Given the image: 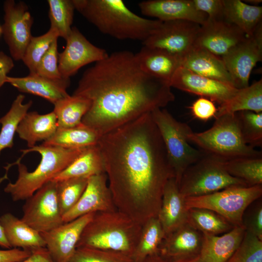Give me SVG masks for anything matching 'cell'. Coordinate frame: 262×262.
Returning <instances> with one entry per match:
<instances>
[{
  "instance_id": "8992f818",
  "label": "cell",
  "mask_w": 262,
  "mask_h": 262,
  "mask_svg": "<svg viewBox=\"0 0 262 262\" xmlns=\"http://www.w3.org/2000/svg\"><path fill=\"white\" fill-rule=\"evenodd\" d=\"M212 127L203 132H192L188 135L189 143L196 145L205 153L225 161L262 156L245 142L235 114H225L215 116Z\"/></svg>"
},
{
  "instance_id": "db71d44e",
  "label": "cell",
  "mask_w": 262,
  "mask_h": 262,
  "mask_svg": "<svg viewBox=\"0 0 262 262\" xmlns=\"http://www.w3.org/2000/svg\"><path fill=\"white\" fill-rule=\"evenodd\" d=\"M243 1L248 4L253 6H260V4L262 2V0H245Z\"/></svg>"
},
{
  "instance_id": "ba28073f",
  "label": "cell",
  "mask_w": 262,
  "mask_h": 262,
  "mask_svg": "<svg viewBox=\"0 0 262 262\" xmlns=\"http://www.w3.org/2000/svg\"><path fill=\"white\" fill-rule=\"evenodd\" d=\"M225 161L204 153L183 173L179 184L181 194L186 198L206 195L232 186H248L228 173Z\"/></svg>"
},
{
  "instance_id": "681fc988",
  "label": "cell",
  "mask_w": 262,
  "mask_h": 262,
  "mask_svg": "<svg viewBox=\"0 0 262 262\" xmlns=\"http://www.w3.org/2000/svg\"><path fill=\"white\" fill-rule=\"evenodd\" d=\"M21 262H55L46 247H41L32 251V254Z\"/></svg>"
},
{
  "instance_id": "44dd1931",
  "label": "cell",
  "mask_w": 262,
  "mask_h": 262,
  "mask_svg": "<svg viewBox=\"0 0 262 262\" xmlns=\"http://www.w3.org/2000/svg\"><path fill=\"white\" fill-rule=\"evenodd\" d=\"M6 83L22 93L42 97L53 105L69 95L66 90L70 83V79H53L29 73L22 77L8 76Z\"/></svg>"
},
{
  "instance_id": "11a10c76",
  "label": "cell",
  "mask_w": 262,
  "mask_h": 262,
  "mask_svg": "<svg viewBox=\"0 0 262 262\" xmlns=\"http://www.w3.org/2000/svg\"><path fill=\"white\" fill-rule=\"evenodd\" d=\"M2 34V26L0 25V37Z\"/></svg>"
},
{
  "instance_id": "7a4b0ae2",
  "label": "cell",
  "mask_w": 262,
  "mask_h": 262,
  "mask_svg": "<svg viewBox=\"0 0 262 262\" xmlns=\"http://www.w3.org/2000/svg\"><path fill=\"white\" fill-rule=\"evenodd\" d=\"M73 95L90 101L82 123L102 135L175 98L168 83L145 72L127 50L108 54L87 69Z\"/></svg>"
},
{
  "instance_id": "30bf717a",
  "label": "cell",
  "mask_w": 262,
  "mask_h": 262,
  "mask_svg": "<svg viewBox=\"0 0 262 262\" xmlns=\"http://www.w3.org/2000/svg\"><path fill=\"white\" fill-rule=\"evenodd\" d=\"M21 219L40 233L64 223L57 195L56 182L50 180L27 198Z\"/></svg>"
},
{
  "instance_id": "60d3db41",
  "label": "cell",
  "mask_w": 262,
  "mask_h": 262,
  "mask_svg": "<svg viewBox=\"0 0 262 262\" xmlns=\"http://www.w3.org/2000/svg\"><path fill=\"white\" fill-rule=\"evenodd\" d=\"M67 262H134L132 257L112 251L77 247Z\"/></svg>"
},
{
  "instance_id": "f907efd6",
  "label": "cell",
  "mask_w": 262,
  "mask_h": 262,
  "mask_svg": "<svg viewBox=\"0 0 262 262\" xmlns=\"http://www.w3.org/2000/svg\"><path fill=\"white\" fill-rule=\"evenodd\" d=\"M141 262H169V261L160 254H157L147 257Z\"/></svg>"
},
{
  "instance_id": "f35d334b",
  "label": "cell",
  "mask_w": 262,
  "mask_h": 262,
  "mask_svg": "<svg viewBox=\"0 0 262 262\" xmlns=\"http://www.w3.org/2000/svg\"><path fill=\"white\" fill-rule=\"evenodd\" d=\"M59 37L56 30L50 27L44 34L38 36H32L22 59L28 68L29 73H35L41 59L53 42Z\"/></svg>"
},
{
  "instance_id": "74e56055",
  "label": "cell",
  "mask_w": 262,
  "mask_h": 262,
  "mask_svg": "<svg viewBox=\"0 0 262 262\" xmlns=\"http://www.w3.org/2000/svg\"><path fill=\"white\" fill-rule=\"evenodd\" d=\"M88 180L87 178L81 177L56 181L57 199L62 216L78 202L86 187Z\"/></svg>"
},
{
  "instance_id": "816d5d0a",
  "label": "cell",
  "mask_w": 262,
  "mask_h": 262,
  "mask_svg": "<svg viewBox=\"0 0 262 262\" xmlns=\"http://www.w3.org/2000/svg\"><path fill=\"white\" fill-rule=\"evenodd\" d=\"M0 246L6 248H12L9 244L8 243L3 230L2 226L0 221Z\"/></svg>"
},
{
  "instance_id": "d6986e66",
  "label": "cell",
  "mask_w": 262,
  "mask_h": 262,
  "mask_svg": "<svg viewBox=\"0 0 262 262\" xmlns=\"http://www.w3.org/2000/svg\"><path fill=\"white\" fill-rule=\"evenodd\" d=\"M138 6L144 15L162 21L182 20L202 25L208 17L196 8L193 0H144Z\"/></svg>"
},
{
  "instance_id": "d4e9b609",
  "label": "cell",
  "mask_w": 262,
  "mask_h": 262,
  "mask_svg": "<svg viewBox=\"0 0 262 262\" xmlns=\"http://www.w3.org/2000/svg\"><path fill=\"white\" fill-rule=\"evenodd\" d=\"M181 66L197 74L234 87L221 58L206 49L193 47L182 58Z\"/></svg>"
},
{
  "instance_id": "f1b7e54d",
  "label": "cell",
  "mask_w": 262,
  "mask_h": 262,
  "mask_svg": "<svg viewBox=\"0 0 262 262\" xmlns=\"http://www.w3.org/2000/svg\"><path fill=\"white\" fill-rule=\"evenodd\" d=\"M103 173H105L104 162L97 145L84 148L74 161L52 180L58 181L81 177L89 178Z\"/></svg>"
},
{
  "instance_id": "5b68a950",
  "label": "cell",
  "mask_w": 262,
  "mask_h": 262,
  "mask_svg": "<svg viewBox=\"0 0 262 262\" xmlns=\"http://www.w3.org/2000/svg\"><path fill=\"white\" fill-rule=\"evenodd\" d=\"M84 148L68 149L42 144L21 150L24 154L37 152L41 160L32 172H29L27 167L18 162L17 179L14 183L9 182L4 192L9 194L14 201L27 199L66 168Z\"/></svg>"
},
{
  "instance_id": "ffe728a7",
  "label": "cell",
  "mask_w": 262,
  "mask_h": 262,
  "mask_svg": "<svg viewBox=\"0 0 262 262\" xmlns=\"http://www.w3.org/2000/svg\"><path fill=\"white\" fill-rule=\"evenodd\" d=\"M203 234L188 223L165 236L159 253L168 260L199 256Z\"/></svg>"
},
{
  "instance_id": "4dcf8cb0",
  "label": "cell",
  "mask_w": 262,
  "mask_h": 262,
  "mask_svg": "<svg viewBox=\"0 0 262 262\" xmlns=\"http://www.w3.org/2000/svg\"><path fill=\"white\" fill-rule=\"evenodd\" d=\"M242 111L262 112V79L246 87L238 89L229 100L219 106L215 116Z\"/></svg>"
},
{
  "instance_id": "ab89813d",
  "label": "cell",
  "mask_w": 262,
  "mask_h": 262,
  "mask_svg": "<svg viewBox=\"0 0 262 262\" xmlns=\"http://www.w3.org/2000/svg\"><path fill=\"white\" fill-rule=\"evenodd\" d=\"M243 139L255 148L262 146V112L242 111L236 113Z\"/></svg>"
},
{
  "instance_id": "f546056e",
  "label": "cell",
  "mask_w": 262,
  "mask_h": 262,
  "mask_svg": "<svg viewBox=\"0 0 262 262\" xmlns=\"http://www.w3.org/2000/svg\"><path fill=\"white\" fill-rule=\"evenodd\" d=\"M101 136L95 129L82 123L73 127L58 128L53 135L42 144L68 149H81L97 145Z\"/></svg>"
},
{
  "instance_id": "cb8c5ba5",
  "label": "cell",
  "mask_w": 262,
  "mask_h": 262,
  "mask_svg": "<svg viewBox=\"0 0 262 262\" xmlns=\"http://www.w3.org/2000/svg\"><path fill=\"white\" fill-rule=\"evenodd\" d=\"M246 230L235 226L221 235L203 234L199 257L201 262H226L240 245Z\"/></svg>"
},
{
  "instance_id": "603a6c76",
  "label": "cell",
  "mask_w": 262,
  "mask_h": 262,
  "mask_svg": "<svg viewBox=\"0 0 262 262\" xmlns=\"http://www.w3.org/2000/svg\"><path fill=\"white\" fill-rule=\"evenodd\" d=\"M135 55L145 72L169 84L177 70L181 66L182 58L159 49L143 46Z\"/></svg>"
},
{
  "instance_id": "5bb4252c",
  "label": "cell",
  "mask_w": 262,
  "mask_h": 262,
  "mask_svg": "<svg viewBox=\"0 0 262 262\" xmlns=\"http://www.w3.org/2000/svg\"><path fill=\"white\" fill-rule=\"evenodd\" d=\"M66 41L65 49L59 53L58 63L60 73L64 79H70L82 67L101 61L108 55L104 49L89 42L75 27H72Z\"/></svg>"
},
{
  "instance_id": "277c9868",
  "label": "cell",
  "mask_w": 262,
  "mask_h": 262,
  "mask_svg": "<svg viewBox=\"0 0 262 262\" xmlns=\"http://www.w3.org/2000/svg\"><path fill=\"white\" fill-rule=\"evenodd\" d=\"M142 225L117 210L95 213L81 235L76 248L86 247L132 257Z\"/></svg>"
},
{
  "instance_id": "3957f363",
  "label": "cell",
  "mask_w": 262,
  "mask_h": 262,
  "mask_svg": "<svg viewBox=\"0 0 262 262\" xmlns=\"http://www.w3.org/2000/svg\"><path fill=\"white\" fill-rule=\"evenodd\" d=\"M77 10L100 32L119 40L144 41L162 21L138 16L121 0H72Z\"/></svg>"
},
{
  "instance_id": "9c48e42d",
  "label": "cell",
  "mask_w": 262,
  "mask_h": 262,
  "mask_svg": "<svg viewBox=\"0 0 262 262\" xmlns=\"http://www.w3.org/2000/svg\"><path fill=\"white\" fill-rule=\"evenodd\" d=\"M262 185H236L199 196L185 198L189 209L193 207L211 210L219 214L234 227H242V218L248 206L262 197Z\"/></svg>"
},
{
  "instance_id": "f5cc1de1",
  "label": "cell",
  "mask_w": 262,
  "mask_h": 262,
  "mask_svg": "<svg viewBox=\"0 0 262 262\" xmlns=\"http://www.w3.org/2000/svg\"><path fill=\"white\" fill-rule=\"evenodd\" d=\"M169 262H201L199 256L188 259L169 260Z\"/></svg>"
},
{
  "instance_id": "d6a6232c",
  "label": "cell",
  "mask_w": 262,
  "mask_h": 262,
  "mask_svg": "<svg viewBox=\"0 0 262 262\" xmlns=\"http://www.w3.org/2000/svg\"><path fill=\"white\" fill-rule=\"evenodd\" d=\"M165 235L157 217H152L142 225L140 235L132 255L134 262H141L151 255L159 254Z\"/></svg>"
},
{
  "instance_id": "7c38bea8",
  "label": "cell",
  "mask_w": 262,
  "mask_h": 262,
  "mask_svg": "<svg viewBox=\"0 0 262 262\" xmlns=\"http://www.w3.org/2000/svg\"><path fill=\"white\" fill-rule=\"evenodd\" d=\"M200 26L187 20L162 21L143 43L182 58L193 47Z\"/></svg>"
},
{
  "instance_id": "c3c4849f",
  "label": "cell",
  "mask_w": 262,
  "mask_h": 262,
  "mask_svg": "<svg viewBox=\"0 0 262 262\" xmlns=\"http://www.w3.org/2000/svg\"><path fill=\"white\" fill-rule=\"evenodd\" d=\"M13 60L11 56L0 51V88L6 83L8 74L14 67Z\"/></svg>"
},
{
  "instance_id": "f6af8a7d",
  "label": "cell",
  "mask_w": 262,
  "mask_h": 262,
  "mask_svg": "<svg viewBox=\"0 0 262 262\" xmlns=\"http://www.w3.org/2000/svg\"><path fill=\"white\" fill-rule=\"evenodd\" d=\"M189 108L195 118L203 121L215 117L217 111L213 101L201 97L196 100Z\"/></svg>"
},
{
  "instance_id": "8fae6325",
  "label": "cell",
  "mask_w": 262,
  "mask_h": 262,
  "mask_svg": "<svg viewBox=\"0 0 262 262\" xmlns=\"http://www.w3.org/2000/svg\"><path fill=\"white\" fill-rule=\"evenodd\" d=\"M221 58L235 88L249 86L251 72L262 59V24L252 35L246 36Z\"/></svg>"
},
{
  "instance_id": "4316f807",
  "label": "cell",
  "mask_w": 262,
  "mask_h": 262,
  "mask_svg": "<svg viewBox=\"0 0 262 262\" xmlns=\"http://www.w3.org/2000/svg\"><path fill=\"white\" fill-rule=\"evenodd\" d=\"M0 221L11 247H20L31 251L46 247L41 233L12 213L3 214L0 217Z\"/></svg>"
},
{
  "instance_id": "484cf974",
  "label": "cell",
  "mask_w": 262,
  "mask_h": 262,
  "mask_svg": "<svg viewBox=\"0 0 262 262\" xmlns=\"http://www.w3.org/2000/svg\"><path fill=\"white\" fill-rule=\"evenodd\" d=\"M58 128L57 120L53 111L46 114L28 112L20 121L16 132L27 146L32 148L36 142L50 138Z\"/></svg>"
},
{
  "instance_id": "e575fe53",
  "label": "cell",
  "mask_w": 262,
  "mask_h": 262,
  "mask_svg": "<svg viewBox=\"0 0 262 262\" xmlns=\"http://www.w3.org/2000/svg\"><path fill=\"white\" fill-rule=\"evenodd\" d=\"M24 98L23 95L17 96L8 112L0 118V153L4 149L14 146V137L17 126L33 104L32 100L24 103Z\"/></svg>"
},
{
  "instance_id": "8d00e7d4",
  "label": "cell",
  "mask_w": 262,
  "mask_h": 262,
  "mask_svg": "<svg viewBox=\"0 0 262 262\" xmlns=\"http://www.w3.org/2000/svg\"><path fill=\"white\" fill-rule=\"evenodd\" d=\"M49 16L50 28L65 40L72 30L75 10L72 0H48Z\"/></svg>"
},
{
  "instance_id": "9a60e30c",
  "label": "cell",
  "mask_w": 262,
  "mask_h": 262,
  "mask_svg": "<svg viewBox=\"0 0 262 262\" xmlns=\"http://www.w3.org/2000/svg\"><path fill=\"white\" fill-rule=\"evenodd\" d=\"M169 84L171 87L207 98L219 105L229 100L238 89L197 74L181 66L174 74Z\"/></svg>"
},
{
  "instance_id": "7bdbcfd3",
  "label": "cell",
  "mask_w": 262,
  "mask_h": 262,
  "mask_svg": "<svg viewBox=\"0 0 262 262\" xmlns=\"http://www.w3.org/2000/svg\"><path fill=\"white\" fill-rule=\"evenodd\" d=\"M242 225L246 232L262 240V199L260 197L250 204L245 210Z\"/></svg>"
},
{
  "instance_id": "1f68e13d",
  "label": "cell",
  "mask_w": 262,
  "mask_h": 262,
  "mask_svg": "<svg viewBox=\"0 0 262 262\" xmlns=\"http://www.w3.org/2000/svg\"><path fill=\"white\" fill-rule=\"evenodd\" d=\"M91 106L90 101L83 97L72 95L63 98L54 104L58 128H67L82 123Z\"/></svg>"
},
{
  "instance_id": "6da1fadb",
  "label": "cell",
  "mask_w": 262,
  "mask_h": 262,
  "mask_svg": "<svg viewBox=\"0 0 262 262\" xmlns=\"http://www.w3.org/2000/svg\"><path fill=\"white\" fill-rule=\"evenodd\" d=\"M98 145L116 209L141 225L157 217L174 177L151 113L102 135Z\"/></svg>"
},
{
  "instance_id": "52a82bcc",
  "label": "cell",
  "mask_w": 262,
  "mask_h": 262,
  "mask_svg": "<svg viewBox=\"0 0 262 262\" xmlns=\"http://www.w3.org/2000/svg\"><path fill=\"white\" fill-rule=\"evenodd\" d=\"M163 139L174 177L179 184L185 170L204 152L192 147L187 136L193 132L186 123L176 119L166 109L159 108L151 112Z\"/></svg>"
},
{
  "instance_id": "ac0fdd59",
  "label": "cell",
  "mask_w": 262,
  "mask_h": 262,
  "mask_svg": "<svg viewBox=\"0 0 262 262\" xmlns=\"http://www.w3.org/2000/svg\"><path fill=\"white\" fill-rule=\"evenodd\" d=\"M117 210L109 189L105 173L88 178L86 187L76 205L63 216L64 223L83 215Z\"/></svg>"
},
{
  "instance_id": "e0dca14e",
  "label": "cell",
  "mask_w": 262,
  "mask_h": 262,
  "mask_svg": "<svg viewBox=\"0 0 262 262\" xmlns=\"http://www.w3.org/2000/svg\"><path fill=\"white\" fill-rule=\"evenodd\" d=\"M94 214L83 215L49 231L40 233L46 247L55 262H67L70 260L76 249L83 229Z\"/></svg>"
},
{
  "instance_id": "836d02e7",
  "label": "cell",
  "mask_w": 262,
  "mask_h": 262,
  "mask_svg": "<svg viewBox=\"0 0 262 262\" xmlns=\"http://www.w3.org/2000/svg\"><path fill=\"white\" fill-rule=\"evenodd\" d=\"M187 223L202 234L212 235L222 234L234 227L219 214L203 208H189Z\"/></svg>"
},
{
  "instance_id": "4fadbf2b",
  "label": "cell",
  "mask_w": 262,
  "mask_h": 262,
  "mask_svg": "<svg viewBox=\"0 0 262 262\" xmlns=\"http://www.w3.org/2000/svg\"><path fill=\"white\" fill-rule=\"evenodd\" d=\"M4 23L2 34L12 58L20 61L32 35L33 18L26 3L13 0L4 2Z\"/></svg>"
},
{
  "instance_id": "d590c367",
  "label": "cell",
  "mask_w": 262,
  "mask_h": 262,
  "mask_svg": "<svg viewBox=\"0 0 262 262\" xmlns=\"http://www.w3.org/2000/svg\"><path fill=\"white\" fill-rule=\"evenodd\" d=\"M225 167L230 175L243 180L248 186L262 185V156L226 161Z\"/></svg>"
},
{
  "instance_id": "2e32d148",
  "label": "cell",
  "mask_w": 262,
  "mask_h": 262,
  "mask_svg": "<svg viewBox=\"0 0 262 262\" xmlns=\"http://www.w3.org/2000/svg\"><path fill=\"white\" fill-rule=\"evenodd\" d=\"M246 37L236 26L224 19L209 20L200 26L193 47L221 57Z\"/></svg>"
},
{
  "instance_id": "7dc6e473",
  "label": "cell",
  "mask_w": 262,
  "mask_h": 262,
  "mask_svg": "<svg viewBox=\"0 0 262 262\" xmlns=\"http://www.w3.org/2000/svg\"><path fill=\"white\" fill-rule=\"evenodd\" d=\"M32 254V251L17 248L0 250V262H21Z\"/></svg>"
},
{
  "instance_id": "bcb514c9",
  "label": "cell",
  "mask_w": 262,
  "mask_h": 262,
  "mask_svg": "<svg viewBox=\"0 0 262 262\" xmlns=\"http://www.w3.org/2000/svg\"><path fill=\"white\" fill-rule=\"evenodd\" d=\"M193 1L198 10L207 16V19H223V0H193Z\"/></svg>"
},
{
  "instance_id": "ee69618b",
  "label": "cell",
  "mask_w": 262,
  "mask_h": 262,
  "mask_svg": "<svg viewBox=\"0 0 262 262\" xmlns=\"http://www.w3.org/2000/svg\"><path fill=\"white\" fill-rule=\"evenodd\" d=\"M58 39L51 44L48 50L43 56L37 67V74L53 79H60L61 77L59 72V52L58 50Z\"/></svg>"
},
{
  "instance_id": "83f0119b",
  "label": "cell",
  "mask_w": 262,
  "mask_h": 262,
  "mask_svg": "<svg viewBox=\"0 0 262 262\" xmlns=\"http://www.w3.org/2000/svg\"><path fill=\"white\" fill-rule=\"evenodd\" d=\"M223 19L241 29L246 36L253 34L262 24V7L240 0H223Z\"/></svg>"
},
{
  "instance_id": "b9f144b4",
  "label": "cell",
  "mask_w": 262,
  "mask_h": 262,
  "mask_svg": "<svg viewBox=\"0 0 262 262\" xmlns=\"http://www.w3.org/2000/svg\"><path fill=\"white\" fill-rule=\"evenodd\" d=\"M226 262H262V240L246 231L240 245Z\"/></svg>"
},
{
  "instance_id": "7402d4cb",
  "label": "cell",
  "mask_w": 262,
  "mask_h": 262,
  "mask_svg": "<svg viewBox=\"0 0 262 262\" xmlns=\"http://www.w3.org/2000/svg\"><path fill=\"white\" fill-rule=\"evenodd\" d=\"M188 209L174 177L167 182L157 216L165 236L187 223Z\"/></svg>"
}]
</instances>
